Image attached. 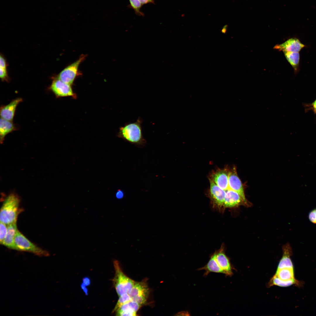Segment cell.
Segmentation results:
<instances>
[{
  "label": "cell",
  "mask_w": 316,
  "mask_h": 316,
  "mask_svg": "<svg viewBox=\"0 0 316 316\" xmlns=\"http://www.w3.org/2000/svg\"><path fill=\"white\" fill-rule=\"evenodd\" d=\"M50 89L58 97L74 96L71 85L65 83L57 78L54 80Z\"/></svg>",
  "instance_id": "8"
},
{
  "label": "cell",
  "mask_w": 316,
  "mask_h": 316,
  "mask_svg": "<svg viewBox=\"0 0 316 316\" xmlns=\"http://www.w3.org/2000/svg\"><path fill=\"white\" fill-rule=\"evenodd\" d=\"M83 283L86 286H89L91 283L90 280L88 277H86L84 278L83 279Z\"/></svg>",
  "instance_id": "29"
},
{
  "label": "cell",
  "mask_w": 316,
  "mask_h": 316,
  "mask_svg": "<svg viewBox=\"0 0 316 316\" xmlns=\"http://www.w3.org/2000/svg\"><path fill=\"white\" fill-rule=\"evenodd\" d=\"M6 68L0 67V77L2 79H4L7 77Z\"/></svg>",
  "instance_id": "27"
},
{
  "label": "cell",
  "mask_w": 316,
  "mask_h": 316,
  "mask_svg": "<svg viewBox=\"0 0 316 316\" xmlns=\"http://www.w3.org/2000/svg\"><path fill=\"white\" fill-rule=\"evenodd\" d=\"M85 56L82 55L78 60L66 67L60 73L57 78L65 83L72 85L77 75L79 65Z\"/></svg>",
  "instance_id": "6"
},
{
  "label": "cell",
  "mask_w": 316,
  "mask_h": 316,
  "mask_svg": "<svg viewBox=\"0 0 316 316\" xmlns=\"http://www.w3.org/2000/svg\"><path fill=\"white\" fill-rule=\"evenodd\" d=\"M304 47L305 45L298 39L294 38L288 39L281 44L276 45L274 49L283 51L299 52Z\"/></svg>",
  "instance_id": "11"
},
{
  "label": "cell",
  "mask_w": 316,
  "mask_h": 316,
  "mask_svg": "<svg viewBox=\"0 0 316 316\" xmlns=\"http://www.w3.org/2000/svg\"><path fill=\"white\" fill-rule=\"evenodd\" d=\"M228 190H232L238 193L246 205H248V203L245 197L243 185L235 167L229 171Z\"/></svg>",
  "instance_id": "7"
},
{
  "label": "cell",
  "mask_w": 316,
  "mask_h": 316,
  "mask_svg": "<svg viewBox=\"0 0 316 316\" xmlns=\"http://www.w3.org/2000/svg\"><path fill=\"white\" fill-rule=\"evenodd\" d=\"M16 222L7 225V232L2 245L8 248L17 250L14 242L16 234L18 230Z\"/></svg>",
  "instance_id": "17"
},
{
  "label": "cell",
  "mask_w": 316,
  "mask_h": 316,
  "mask_svg": "<svg viewBox=\"0 0 316 316\" xmlns=\"http://www.w3.org/2000/svg\"><path fill=\"white\" fill-rule=\"evenodd\" d=\"M274 276L284 281H298L295 277L294 268L277 269Z\"/></svg>",
  "instance_id": "19"
},
{
  "label": "cell",
  "mask_w": 316,
  "mask_h": 316,
  "mask_svg": "<svg viewBox=\"0 0 316 316\" xmlns=\"http://www.w3.org/2000/svg\"><path fill=\"white\" fill-rule=\"evenodd\" d=\"M142 120L139 117L134 122H129L120 128L118 136L138 147L144 146L146 141L143 137L141 124Z\"/></svg>",
  "instance_id": "1"
},
{
  "label": "cell",
  "mask_w": 316,
  "mask_h": 316,
  "mask_svg": "<svg viewBox=\"0 0 316 316\" xmlns=\"http://www.w3.org/2000/svg\"><path fill=\"white\" fill-rule=\"evenodd\" d=\"M308 218L311 222L316 224V208L313 209L309 212Z\"/></svg>",
  "instance_id": "26"
},
{
  "label": "cell",
  "mask_w": 316,
  "mask_h": 316,
  "mask_svg": "<svg viewBox=\"0 0 316 316\" xmlns=\"http://www.w3.org/2000/svg\"><path fill=\"white\" fill-rule=\"evenodd\" d=\"M286 59L293 68L297 70L299 65L300 55L298 52L283 51Z\"/></svg>",
  "instance_id": "22"
},
{
  "label": "cell",
  "mask_w": 316,
  "mask_h": 316,
  "mask_svg": "<svg viewBox=\"0 0 316 316\" xmlns=\"http://www.w3.org/2000/svg\"><path fill=\"white\" fill-rule=\"evenodd\" d=\"M16 128L12 121L1 118L0 120V142L3 143L6 135L15 130Z\"/></svg>",
  "instance_id": "20"
},
{
  "label": "cell",
  "mask_w": 316,
  "mask_h": 316,
  "mask_svg": "<svg viewBox=\"0 0 316 316\" xmlns=\"http://www.w3.org/2000/svg\"><path fill=\"white\" fill-rule=\"evenodd\" d=\"M142 5L148 3L154 4V0H139Z\"/></svg>",
  "instance_id": "31"
},
{
  "label": "cell",
  "mask_w": 316,
  "mask_h": 316,
  "mask_svg": "<svg viewBox=\"0 0 316 316\" xmlns=\"http://www.w3.org/2000/svg\"><path fill=\"white\" fill-rule=\"evenodd\" d=\"M130 7L135 11L136 14L139 16L144 15L140 11L142 5L139 0H129Z\"/></svg>",
  "instance_id": "24"
},
{
  "label": "cell",
  "mask_w": 316,
  "mask_h": 316,
  "mask_svg": "<svg viewBox=\"0 0 316 316\" xmlns=\"http://www.w3.org/2000/svg\"><path fill=\"white\" fill-rule=\"evenodd\" d=\"M81 287L82 289L83 290L85 294L86 295H87L88 293V289L86 287V286L83 283L81 284Z\"/></svg>",
  "instance_id": "32"
},
{
  "label": "cell",
  "mask_w": 316,
  "mask_h": 316,
  "mask_svg": "<svg viewBox=\"0 0 316 316\" xmlns=\"http://www.w3.org/2000/svg\"><path fill=\"white\" fill-rule=\"evenodd\" d=\"M302 283L299 281H284L279 279L277 277L274 276L271 278L268 286L269 287L273 286H277L281 287H287L292 285H295L297 286L302 285Z\"/></svg>",
  "instance_id": "21"
},
{
  "label": "cell",
  "mask_w": 316,
  "mask_h": 316,
  "mask_svg": "<svg viewBox=\"0 0 316 316\" xmlns=\"http://www.w3.org/2000/svg\"><path fill=\"white\" fill-rule=\"evenodd\" d=\"M313 106L314 109L316 111V100L313 103Z\"/></svg>",
  "instance_id": "34"
},
{
  "label": "cell",
  "mask_w": 316,
  "mask_h": 316,
  "mask_svg": "<svg viewBox=\"0 0 316 316\" xmlns=\"http://www.w3.org/2000/svg\"><path fill=\"white\" fill-rule=\"evenodd\" d=\"M20 199L18 196L12 193L5 199L1 209L0 222L7 225L16 222L18 216L21 212Z\"/></svg>",
  "instance_id": "2"
},
{
  "label": "cell",
  "mask_w": 316,
  "mask_h": 316,
  "mask_svg": "<svg viewBox=\"0 0 316 316\" xmlns=\"http://www.w3.org/2000/svg\"><path fill=\"white\" fill-rule=\"evenodd\" d=\"M124 195L123 192L120 190L117 191L116 195V197L118 199H121L123 198Z\"/></svg>",
  "instance_id": "28"
},
{
  "label": "cell",
  "mask_w": 316,
  "mask_h": 316,
  "mask_svg": "<svg viewBox=\"0 0 316 316\" xmlns=\"http://www.w3.org/2000/svg\"><path fill=\"white\" fill-rule=\"evenodd\" d=\"M209 181L210 193L212 199L218 206L223 205L226 195L225 191L218 186L211 178Z\"/></svg>",
  "instance_id": "13"
},
{
  "label": "cell",
  "mask_w": 316,
  "mask_h": 316,
  "mask_svg": "<svg viewBox=\"0 0 316 316\" xmlns=\"http://www.w3.org/2000/svg\"><path fill=\"white\" fill-rule=\"evenodd\" d=\"M229 171L227 169L218 170L212 173L210 178L218 186L225 191L228 189Z\"/></svg>",
  "instance_id": "9"
},
{
  "label": "cell",
  "mask_w": 316,
  "mask_h": 316,
  "mask_svg": "<svg viewBox=\"0 0 316 316\" xmlns=\"http://www.w3.org/2000/svg\"><path fill=\"white\" fill-rule=\"evenodd\" d=\"M226 195L224 206L226 207H233L242 204L246 205L241 196L237 192L231 190L225 191Z\"/></svg>",
  "instance_id": "15"
},
{
  "label": "cell",
  "mask_w": 316,
  "mask_h": 316,
  "mask_svg": "<svg viewBox=\"0 0 316 316\" xmlns=\"http://www.w3.org/2000/svg\"><path fill=\"white\" fill-rule=\"evenodd\" d=\"M115 274L113 280V283L117 293L119 296L128 293L133 286L135 281L127 276L123 272L118 262H114Z\"/></svg>",
  "instance_id": "3"
},
{
  "label": "cell",
  "mask_w": 316,
  "mask_h": 316,
  "mask_svg": "<svg viewBox=\"0 0 316 316\" xmlns=\"http://www.w3.org/2000/svg\"><path fill=\"white\" fill-rule=\"evenodd\" d=\"M283 255L279 261L277 269L284 268H293L291 257L293 255L292 248L289 243H287L282 247Z\"/></svg>",
  "instance_id": "16"
},
{
  "label": "cell",
  "mask_w": 316,
  "mask_h": 316,
  "mask_svg": "<svg viewBox=\"0 0 316 316\" xmlns=\"http://www.w3.org/2000/svg\"><path fill=\"white\" fill-rule=\"evenodd\" d=\"M149 293L147 283L145 281L135 282L128 293L132 300L141 306L147 302Z\"/></svg>",
  "instance_id": "5"
},
{
  "label": "cell",
  "mask_w": 316,
  "mask_h": 316,
  "mask_svg": "<svg viewBox=\"0 0 316 316\" xmlns=\"http://www.w3.org/2000/svg\"><path fill=\"white\" fill-rule=\"evenodd\" d=\"M14 242L18 250L30 252L40 256H47L49 255L47 251L31 242L18 230L15 236Z\"/></svg>",
  "instance_id": "4"
},
{
  "label": "cell",
  "mask_w": 316,
  "mask_h": 316,
  "mask_svg": "<svg viewBox=\"0 0 316 316\" xmlns=\"http://www.w3.org/2000/svg\"><path fill=\"white\" fill-rule=\"evenodd\" d=\"M215 259L219 267L224 271L227 276H231L233 274L232 267L229 258L223 250L214 253Z\"/></svg>",
  "instance_id": "10"
},
{
  "label": "cell",
  "mask_w": 316,
  "mask_h": 316,
  "mask_svg": "<svg viewBox=\"0 0 316 316\" xmlns=\"http://www.w3.org/2000/svg\"><path fill=\"white\" fill-rule=\"evenodd\" d=\"M197 270H205V272L204 274V276H207L210 272L221 273L224 274V271L219 267L216 261L215 253L211 256L209 260L205 266Z\"/></svg>",
  "instance_id": "18"
},
{
  "label": "cell",
  "mask_w": 316,
  "mask_h": 316,
  "mask_svg": "<svg viewBox=\"0 0 316 316\" xmlns=\"http://www.w3.org/2000/svg\"><path fill=\"white\" fill-rule=\"evenodd\" d=\"M7 232V226L6 224L0 222V243L2 244L6 235Z\"/></svg>",
  "instance_id": "25"
},
{
  "label": "cell",
  "mask_w": 316,
  "mask_h": 316,
  "mask_svg": "<svg viewBox=\"0 0 316 316\" xmlns=\"http://www.w3.org/2000/svg\"><path fill=\"white\" fill-rule=\"evenodd\" d=\"M131 300V298L128 293H125L120 296L113 312H116L122 305Z\"/></svg>",
  "instance_id": "23"
},
{
  "label": "cell",
  "mask_w": 316,
  "mask_h": 316,
  "mask_svg": "<svg viewBox=\"0 0 316 316\" xmlns=\"http://www.w3.org/2000/svg\"><path fill=\"white\" fill-rule=\"evenodd\" d=\"M6 63L4 59L1 56H0V67L6 68Z\"/></svg>",
  "instance_id": "30"
},
{
  "label": "cell",
  "mask_w": 316,
  "mask_h": 316,
  "mask_svg": "<svg viewBox=\"0 0 316 316\" xmlns=\"http://www.w3.org/2000/svg\"><path fill=\"white\" fill-rule=\"evenodd\" d=\"M22 101V98H17L12 100L7 105L2 106L1 107L0 111L1 118L12 121L13 119L17 107Z\"/></svg>",
  "instance_id": "12"
},
{
  "label": "cell",
  "mask_w": 316,
  "mask_h": 316,
  "mask_svg": "<svg viewBox=\"0 0 316 316\" xmlns=\"http://www.w3.org/2000/svg\"><path fill=\"white\" fill-rule=\"evenodd\" d=\"M142 306L136 302L131 300L122 305L116 312V315H136L137 312Z\"/></svg>",
  "instance_id": "14"
},
{
  "label": "cell",
  "mask_w": 316,
  "mask_h": 316,
  "mask_svg": "<svg viewBox=\"0 0 316 316\" xmlns=\"http://www.w3.org/2000/svg\"><path fill=\"white\" fill-rule=\"evenodd\" d=\"M227 26H224L221 31L223 33H225L226 31Z\"/></svg>",
  "instance_id": "33"
}]
</instances>
